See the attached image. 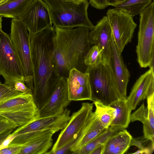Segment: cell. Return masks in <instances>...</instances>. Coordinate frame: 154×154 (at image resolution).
<instances>
[{
	"label": "cell",
	"instance_id": "obj_1",
	"mask_svg": "<svg viewBox=\"0 0 154 154\" xmlns=\"http://www.w3.org/2000/svg\"><path fill=\"white\" fill-rule=\"evenodd\" d=\"M55 35L53 26L37 33L30 39L34 82L32 95L39 110L48 99L59 79L53 59Z\"/></svg>",
	"mask_w": 154,
	"mask_h": 154
},
{
	"label": "cell",
	"instance_id": "obj_2",
	"mask_svg": "<svg viewBox=\"0 0 154 154\" xmlns=\"http://www.w3.org/2000/svg\"><path fill=\"white\" fill-rule=\"evenodd\" d=\"M55 32L54 62L59 78H67L70 71L75 69L83 72L86 66L84 57L91 47L88 38L89 29L54 27Z\"/></svg>",
	"mask_w": 154,
	"mask_h": 154
},
{
	"label": "cell",
	"instance_id": "obj_3",
	"mask_svg": "<svg viewBox=\"0 0 154 154\" xmlns=\"http://www.w3.org/2000/svg\"><path fill=\"white\" fill-rule=\"evenodd\" d=\"M43 0L48 6L54 27L73 28L83 26L90 30L93 28L88 16V0Z\"/></svg>",
	"mask_w": 154,
	"mask_h": 154
},
{
	"label": "cell",
	"instance_id": "obj_4",
	"mask_svg": "<svg viewBox=\"0 0 154 154\" xmlns=\"http://www.w3.org/2000/svg\"><path fill=\"white\" fill-rule=\"evenodd\" d=\"M140 23L136 47L137 60L142 68L154 69V2L139 14Z\"/></svg>",
	"mask_w": 154,
	"mask_h": 154
},
{
	"label": "cell",
	"instance_id": "obj_5",
	"mask_svg": "<svg viewBox=\"0 0 154 154\" xmlns=\"http://www.w3.org/2000/svg\"><path fill=\"white\" fill-rule=\"evenodd\" d=\"M85 72L89 75L92 101L109 105L121 99L108 64L101 63L94 67H87Z\"/></svg>",
	"mask_w": 154,
	"mask_h": 154
},
{
	"label": "cell",
	"instance_id": "obj_6",
	"mask_svg": "<svg viewBox=\"0 0 154 154\" xmlns=\"http://www.w3.org/2000/svg\"><path fill=\"white\" fill-rule=\"evenodd\" d=\"M11 22V40L22 66L26 86L32 93L33 75L29 32L20 18L12 19Z\"/></svg>",
	"mask_w": 154,
	"mask_h": 154
},
{
	"label": "cell",
	"instance_id": "obj_7",
	"mask_svg": "<svg viewBox=\"0 0 154 154\" xmlns=\"http://www.w3.org/2000/svg\"><path fill=\"white\" fill-rule=\"evenodd\" d=\"M0 75L5 84L14 85L21 81L26 82L23 71L12 43L10 35L0 27Z\"/></svg>",
	"mask_w": 154,
	"mask_h": 154
},
{
	"label": "cell",
	"instance_id": "obj_8",
	"mask_svg": "<svg viewBox=\"0 0 154 154\" xmlns=\"http://www.w3.org/2000/svg\"><path fill=\"white\" fill-rule=\"evenodd\" d=\"M112 30L113 39L119 54L130 42L137 26L133 17L119 9H109L106 13Z\"/></svg>",
	"mask_w": 154,
	"mask_h": 154
},
{
	"label": "cell",
	"instance_id": "obj_9",
	"mask_svg": "<svg viewBox=\"0 0 154 154\" xmlns=\"http://www.w3.org/2000/svg\"><path fill=\"white\" fill-rule=\"evenodd\" d=\"M26 26L30 39L52 23L48 5L43 0H34L19 18Z\"/></svg>",
	"mask_w": 154,
	"mask_h": 154
},
{
	"label": "cell",
	"instance_id": "obj_10",
	"mask_svg": "<svg viewBox=\"0 0 154 154\" xmlns=\"http://www.w3.org/2000/svg\"><path fill=\"white\" fill-rule=\"evenodd\" d=\"M93 104L83 103L80 109L72 113L66 126L60 134L52 149L46 154H52L56 149L67 143L75 134H79L93 112Z\"/></svg>",
	"mask_w": 154,
	"mask_h": 154
},
{
	"label": "cell",
	"instance_id": "obj_11",
	"mask_svg": "<svg viewBox=\"0 0 154 154\" xmlns=\"http://www.w3.org/2000/svg\"><path fill=\"white\" fill-rule=\"evenodd\" d=\"M71 101L68 96L67 78H60L51 95L39 110V117L62 114Z\"/></svg>",
	"mask_w": 154,
	"mask_h": 154
},
{
	"label": "cell",
	"instance_id": "obj_12",
	"mask_svg": "<svg viewBox=\"0 0 154 154\" xmlns=\"http://www.w3.org/2000/svg\"><path fill=\"white\" fill-rule=\"evenodd\" d=\"M70 110L66 108L60 115L39 117L18 127L12 133L19 136L27 133L46 130H54L57 132L66 126L70 119Z\"/></svg>",
	"mask_w": 154,
	"mask_h": 154
},
{
	"label": "cell",
	"instance_id": "obj_13",
	"mask_svg": "<svg viewBox=\"0 0 154 154\" xmlns=\"http://www.w3.org/2000/svg\"><path fill=\"white\" fill-rule=\"evenodd\" d=\"M67 82L68 96L71 101H92L89 75L73 69L70 71Z\"/></svg>",
	"mask_w": 154,
	"mask_h": 154
},
{
	"label": "cell",
	"instance_id": "obj_14",
	"mask_svg": "<svg viewBox=\"0 0 154 154\" xmlns=\"http://www.w3.org/2000/svg\"><path fill=\"white\" fill-rule=\"evenodd\" d=\"M112 38L111 29L106 16L98 21L89 32L90 45H97L102 50L103 61L107 64L109 60Z\"/></svg>",
	"mask_w": 154,
	"mask_h": 154
},
{
	"label": "cell",
	"instance_id": "obj_15",
	"mask_svg": "<svg viewBox=\"0 0 154 154\" xmlns=\"http://www.w3.org/2000/svg\"><path fill=\"white\" fill-rule=\"evenodd\" d=\"M154 94V69L150 68L141 75L133 86L126 99L129 108L136 109L142 101Z\"/></svg>",
	"mask_w": 154,
	"mask_h": 154
},
{
	"label": "cell",
	"instance_id": "obj_16",
	"mask_svg": "<svg viewBox=\"0 0 154 154\" xmlns=\"http://www.w3.org/2000/svg\"><path fill=\"white\" fill-rule=\"evenodd\" d=\"M108 64L115 79L121 99L126 100L127 89L130 73L124 63L121 54L118 52L113 36Z\"/></svg>",
	"mask_w": 154,
	"mask_h": 154
},
{
	"label": "cell",
	"instance_id": "obj_17",
	"mask_svg": "<svg viewBox=\"0 0 154 154\" xmlns=\"http://www.w3.org/2000/svg\"><path fill=\"white\" fill-rule=\"evenodd\" d=\"M154 94L147 98V106L143 103L135 111L131 114V121L141 122L143 124V136L154 141Z\"/></svg>",
	"mask_w": 154,
	"mask_h": 154
},
{
	"label": "cell",
	"instance_id": "obj_18",
	"mask_svg": "<svg viewBox=\"0 0 154 154\" xmlns=\"http://www.w3.org/2000/svg\"><path fill=\"white\" fill-rule=\"evenodd\" d=\"M0 116L18 127L39 118V109L33 101L15 109L0 111Z\"/></svg>",
	"mask_w": 154,
	"mask_h": 154
},
{
	"label": "cell",
	"instance_id": "obj_19",
	"mask_svg": "<svg viewBox=\"0 0 154 154\" xmlns=\"http://www.w3.org/2000/svg\"><path fill=\"white\" fill-rule=\"evenodd\" d=\"M105 129L100 123L96 113L93 112L79 133L76 141L70 149V153L75 154Z\"/></svg>",
	"mask_w": 154,
	"mask_h": 154
},
{
	"label": "cell",
	"instance_id": "obj_20",
	"mask_svg": "<svg viewBox=\"0 0 154 154\" xmlns=\"http://www.w3.org/2000/svg\"><path fill=\"white\" fill-rule=\"evenodd\" d=\"M132 137L125 129L114 133L105 144L103 154H123L130 146Z\"/></svg>",
	"mask_w": 154,
	"mask_h": 154
},
{
	"label": "cell",
	"instance_id": "obj_21",
	"mask_svg": "<svg viewBox=\"0 0 154 154\" xmlns=\"http://www.w3.org/2000/svg\"><path fill=\"white\" fill-rule=\"evenodd\" d=\"M109 105L115 109V117L110 126L122 129L127 128L131 122L132 110L128 106L126 100L119 99Z\"/></svg>",
	"mask_w": 154,
	"mask_h": 154
},
{
	"label": "cell",
	"instance_id": "obj_22",
	"mask_svg": "<svg viewBox=\"0 0 154 154\" xmlns=\"http://www.w3.org/2000/svg\"><path fill=\"white\" fill-rule=\"evenodd\" d=\"M33 0H8L0 5V16L7 18H18Z\"/></svg>",
	"mask_w": 154,
	"mask_h": 154
},
{
	"label": "cell",
	"instance_id": "obj_23",
	"mask_svg": "<svg viewBox=\"0 0 154 154\" xmlns=\"http://www.w3.org/2000/svg\"><path fill=\"white\" fill-rule=\"evenodd\" d=\"M123 129L117 127L110 126L105 129L96 137L75 153V154H91L97 147L104 144L109 137L116 132Z\"/></svg>",
	"mask_w": 154,
	"mask_h": 154
},
{
	"label": "cell",
	"instance_id": "obj_24",
	"mask_svg": "<svg viewBox=\"0 0 154 154\" xmlns=\"http://www.w3.org/2000/svg\"><path fill=\"white\" fill-rule=\"evenodd\" d=\"M52 144V137L40 138L23 145L19 154H46Z\"/></svg>",
	"mask_w": 154,
	"mask_h": 154
},
{
	"label": "cell",
	"instance_id": "obj_25",
	"mask_svg": "<svg viewBox=\"0 0 154 154\" xmlns=\"http://www.w3.org/2000/svg\"><path fill=\"white\" fill-rule=\"evenodd\" d=\"M32 92L28 89L24 92L0 103V111L11 110L33 101Z\"/></svg>",
	"mask_w": 154,
	"mask_h": 154
},
{
	"label": "cell",
	"instance_id": "obj_26",
	"mask_svg": "<svg viewBox=\"0 0 154 154\" xmlns=\"http://www.w3.org/2000/svg\"><path fill=\"white\" fill-rule=\"evenodd\" d=\"M153 0H125L113 6L124 11L133 17L139 14Z\"/></svg>",
	"mask_w": 154,
	"mask_h": 154
},
{
	"label": "cell",
	"instance_id": "obj_27",
	"mask_svg": "<svg viewBox=\"0 0 154 154\" xmlns=\"http://www.w3.org/2000/svg\"><path fill=\"white\" fill-rule=\"evenodd\" d=\"M94 103L96 107L95 112L100 123L104 128H108L114 118L115 109L98 101L94 102Z\"/></svg>",
	"mask_w": 154,
	"mask_h": 154
},
{
	"label": "cell",
	"instance_id": "obj_28",
	"mask_svg": "<svg viewBox=\"0 0 154 154\" xmlns=\"http://www.w3.org/2000/svg\"><path fill=\"white\" fill-rule=\"evenodd\" d=\"M56 132L55 130H50L23 134L16 137L10 144L23 146L40 138L52 137Z\"/></svg>",
	"mask_w": 154,
	"mask_h": 154
},
{
	"label": "cell",
	"instance_id": "obj_29",
	"mask_svg": "<svg viewBox=\"0 0 154 154\" xmlns=\"http://www.w3.org/2000/svg\"><path fill=\"white\" fill-rule=\"evenodd\" d=\"M84 63L86 67H94L101 63H105L103 59L102 50L97 45H93L85 55Z\"/></svg>",
	"mask_w": 154,
	"mask_h": 154
},
{
	"label": "cell",
	"instance_id": "obj_30",
	"mask_svg": "<svg viewBox=\"0 0 154 154\" xmlns=\"http://www.w3.org/2000/svg\"><path fill=\"white\" fill-rule=\"evenodd\" d=\"M135 146L143 154H152L154 151V141L145 137L143 135L137 137H132L130 146Z\"/></svg>",
	"mask_w": 154,
	"mask_h": 154
},
{
	"label": "cell",
	"instance_id": "obj_31",
	"mask_svg": "<svg viewBox=\"0 0 154 154\" xmlns=\"http://www.w3.org/2000/svg\"><path fill=\"white\" fill-rule=\"evenodd\" d=\"M21 92L15 90L14 85L0 84V103Z\"/></svg>",
	"mask_w": 154,
	"mask_h": 154
},
{
	"label": "cell",
	"instance_id": "obj_32",
	"mask_svg": "<svg viewBox=\"0 0 154 154\" xmlns=\"http://www.w3.org/2000/svg\"><path fill=\"white\" fill-rule=\"evenodd\" d=\"M79 134H75L66 144L55 150L52 154L70 153V149L76 141Z\"/></svg>",
	"mask_w": 154,
	"mask_h": 154
},
{
	"label": "cell",
	"instance_id": "obj_33",
	"mask_svg": "<svg viewBox=\"0 0 154 154\" xmlns=\"http://www.w3.org/2000/svg\"><path fill=\"white\" fill-rule=\"evenodd\" d=\"M22 146L10 144L7 147L0 150V154H19Z\"/></svg>",
	"mask_w": 154,
	"mask_h": 154
},
{
	"label": "cell",
	"instance_id": "obj_34",
	"mask_svg": "<svg viewBox=\"0 0 154 154\" xmlns=\"http://www.w3.org/2000/svg\"><path fill=\"white\" fill-rule=\"evenodd\" d=\"M18 126L6 119L4 118L0 120V134L10 129H15Z\"/></svg>",
	"mask_w": 154,
	"mask_h": 154
},
{
	"label": "cell",
	"instance_id": "obj_35",
	"mask_svg": "<svg viewBox=\"0 0 154 154\" xmlns=\"http://www.w3.org/2000/svg\"><path fill=\"white\" fill-rule=\"evenodd\" d=\"M107 0H90L89 4L93 7L99 10H103L108 6Z\"/></svg>",
	"mask_w": 154,
	"mask_h": 154
},
{
	"label": "cell",
	"instance_id": "obj_36",
	"mask_svg": "<svg viewBox=\"0 0 154 154\" xmlns=\"http://www.w3.org/2000/svg\"><path fill=\"white\" fill-rule=\"evenodd\" d=\"M18 136L17 134L11 133L0 144V150L7 147L14 139Z\"/></svg>",
	"mask_w": 154,
	"mask_h": 154
},
{
	"label": "cell",
	"instance_id": "obj_37",
	"mask_svg": "<svg viewBox=\"0 0 154 154\" xmlns=\"http://www.w3.org/2000/svg\"><path fill=\"white\" fill-rule=\"evenodd\" d=\"M14 85L16 90L21 92H26L29 89L25 84L24 82L21 81L16 82Z\"/></svg>",
	"mask_w": 154,
	"mask_h": 154
},
{
	"label": "cell",
	"instance_id": "obj_38",
	"mask_svg": "<svg viewBox=\"0 0 154 154\" xmlns=\"http://www.w3.org/2000/svg\"><path fill=\"white\" fill-rule=\"evenodd\" d=\"M105 144L100 145L96 148L91 152V154H103Z\"/></svg>",
	"mask_w": 154,
	"mask_h": 154
},
{
	"label": "cell",
	"instance_id": "obj_39",
	"mask_svg": "<svg viewBox=\"0 0 154 154\" xmlns=\"http://www.w3.org/2000/svg\"><path fill=\"white\" fill-rule=\"evenodd\" d=\"M14 129L13 128L9 129L0 134V144L9 134L13 131Z\"/></svg>",
	"mask_w": 154,
	"mask_h": 154
},
{
	"label": "cell",
	"instance_id": "obj_40",
	"mask_svg": "<svg viewBox=\"0 0 154 154\" xmlns=\"http://www.w3.org/2000/svg\"><path fill=\"white\" fill-rule=\"evenodd\" d=\"M125 0H107L106 4L108 6L111 5L113 6L115 5L123 2Z\"/></svg>",
	"mask_w": 154,
	"mask_h": 154
},
{
	"label": "cell",
	"instance_id": "obj_41",
	"mask_svg": "<svg viewBox=\"0 0 154 154\" xmlns=\"http://www.w3.org/2000/svg\"><path fill=\"white\" fill-rule=\"evenodd\" d=\"M132 154H143V152L142 151L138 149L137 151H136L135 152H134L133 153H132Z\"/></svg>",
	"mask_w": 154,
	"mask_h": 154
},
{
	"label": "cell",
	"instance_id": "obj_42",
	"mask_svg": "<svg viewBox=\"0 0 154 154\" xmlns=\"http://www.w3.org/2000/svg\"><path fill=\"white\" fill-rule=\"evenodd\" d=\"M2 17L0 16V27H2Z\"/></svg>",
	"mask_w": 154,
	"mask_h": 154
},
{
	"label": "cell",
	"instance_id": "obj_43",
	"mask_svg": "<svg viewBox=\"0 0 154 154\" xmlns=\"http://www.w3.org/2000/svg\"><path fill=\"white\" fill-rule=\"evenodd\" d=\"M72 0L75 1H76V2H81V1H84L88 0Z\"/></svg>",
	"mask_w": 154,
	"mask_h": 154
}]
</instances>
